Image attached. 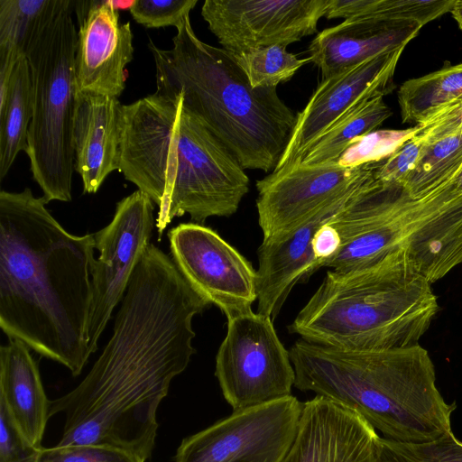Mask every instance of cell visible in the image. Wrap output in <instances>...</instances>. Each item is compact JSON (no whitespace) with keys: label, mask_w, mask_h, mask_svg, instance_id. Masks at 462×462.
<instances>
[{"label":"cell","mask_w":462,"mask_h":462,"mask_svg":"<svg viewBox=\"0 0 462 462\" xmlns=\"http://www.w3.org/2000/svg\"><path fill=\"white\" fill-rule=\"evenodd\" d=\"M392 114L383 96L357 104L331 125L300 162L307 165L337 162L354 139L374 131Z\"/></svg>","instance_id":"22"},{"label":"cell","mask_w":462,"mask_h":462,"mask_svg":"<svg viewBox=\"0 0 462 462\" xmlns=\"http://www.w3.org/2000/svg\"><path fill=\"white\" fill-rule=\"evenodd\" d=\"M111 5L116 10L119 9H129L133 6L134 0H110Z\"/></svg>","instance_id":"36"},{"label":"cell","mask_w":462,"mask_h":462,"mask_svg":"<svg viewBox=\"0 0 462 462\" xmlns=\"http://www.w3.org/2000/svg\"><path fill=\"white\" fill-rule=\"evenodd\" d=\"M122 106L116 97L88 91L76 93L74 165L84 193H96L106 177L118 171Z\"/></svg>","instance_id":"17"},{"label":"cell","mask_w":462,"mask_h":462,"mask_svg":"<svg viewBox=\"0 0 462 462\" xmlns=\"http://www.w3.org/2000/svg\"><path fill=\"white\" fill-rule=\"evenodd\" d=\"M152 203L147 194L135 190L117 202L111 222L93 234L99 255L90 263L92 301L88 338L91 354L97 350L100 336L151 244L156 223Z\"/></svg>","instance_id":"11"},{"label":"cell","mask_w":462,"mask_h":462,"mask_svg":"<svg viewBox=\"0 0 462 462\" xmlns=\"http://www.w3.org/2000/svg\"><path fill=\"white\" fill-rule=\"evenodd\" d=\"M79 30L75 52L78 91L118 98L134 56L130 23H121L110 0L73 1Z\"/></svg>","instance_id":"15"},{"label":"cell","mask_w":462,"mask_h":462,"mask_svg":"<svg viewBox=\"0 0 462 462\" xmlns=\"http://www.w3.org/2000/svg\"><path fill=\"white\" fill-rule=\"evenodd\" d=\"M328 0H206L201 15L222 49L237 55L286 47L318 32Z\"/></svg>","instance_id":"13"},{"label":"cell","mask_w":462,"mask_h":462,"mask_svg":"<svg viewBox=\"0 0 462 462\" xmlns=\"http://www.w3.org/2000/svg\"><path fill=\"white\" fill-rule=\"evenodd\" d=\"M39 462H145L126 450L106 445L43 448Z\"/></svg>","instance_id":"31"},{"label":"cell","mask_w":462,"mask_h":462,"mask_svg":"<svg viewBox=\"0 0 462 462\" xmlns=\"http://www.w3.org/2000/svg\"><path fill=\"white\" fill-rule=\"evenodd\" d=\"M72 12V0H51L26 51L33 103L26 154L46 203L72 199L78 36Z\"/></svg>","instance_id":"7"},{"label":"cell","mask_w":462,"mask_h":462,"mask_svg":"<svg viewBox=\"0 0 462 462\" xmlns=\"http://www.w3.org/2000/svg\"><path fill=\"white\" fill-rule=\"evenodd\" d=\"M417 126L416 135L427 144L462 134V95Z\"/></svg>","instance_id":"34"},{"label":"cell","mask_w":462,"mask_h":462,"mask_svg":"<svg viewBox=\"0 0 462 462\" xmlns=\"http://www.w3.org/2000/svg\"><path fill=\"white\" fill-rule=\"evenodd\" d=\"M462 171V134L426 144L416 166L402 182L413 199L452 182Z\"/></svg>","instance_id":"25"},{"label":"cell","mask_w":462,"mask_h":462,"mask_svg":"<svg viewBox=\"0 0 462 462\" xmlns=\"http://www.w3.org/2000/svg\"><path fill=\"white\" fill-rule=\"evenodd\" d=\"M197 3L198 0H134L130 13L137 23L146 28L177 29Z\"/></svg>","instance_id":"30"},{"label":"cell","mask_w":462,"mask_h":462,"mask_svg":"<svg viewBox=\"0 0 462 462\" xmlns=\"http://www.w3.org/2000/svg\"><path fill=\"white\" fill-rule=\"evenodd\" d=\"M171 259L193 290L226 319L247 313L257 300V272L215 230L182 223L168 232Z\"/></svg>","instance_id":"12"},{"label":"cell","mask_w":462,"mask_h":462,"mask_svg":"<svg viewBox=\"0 0 462 462\" xmlns=\"http://www.w3.org/2000/svg\"><path fill=\"white\" fill-rule=\"evenodd\" d=\"M405 47L370 58L322 79L303 110L297 114L290 143L275 170L300 162L309 147L357 104L391 93L395 88L394 71Z\"/></svg>","instance_id":"14"},{"label":"cell","mask_w":462,"mask_h":462,"mask_svg":"<svg viewBox=\"0 0 462 462\" xmlns=\"http://www.w3.org/2000/svg\"><path fill=\"white\" fill-rule=\"evenodd\" d=\"M456 0H328L324 17L421 26L450 12Z\"/></svg>","instance_id":"24"},{"label":"cell","mask_w":462,"mask_h":462,"mask_svg":"<svg viewBox=\"0 0 462 462\" xmlns=\"http://www.w3.org/2000/svg\"><path fill=\"white\" fill-rule=\"evenodd\" d=\"M462 95V62L404 81L397 98L403 124L419 125Z\"/></svg>","instance_id":"23"},{"label":"cell","mask_w":462,"mask_h":462,"mask_svg":"<svg viewBox=\"0 0 462 462\" xmlns=\"http://www.w3.org/2000/svg\"><path fill=\"white\" fill-rule=\"evenodd\" d=\"M379 437L354 411L316 396L303 402L296 436L282 462H379Z\"/></svg>","instance_id":"16"},{"label":"cell","mask_w":462,"mask_h":462,"mask_svg":"<svg viewBox=\"0 0 462 462\" xmlns=\"http://www.w3.org/2000/svg\"><path fill=\"white\" fill-rule=\"evenodd\" d=\"M374 164L347 202L328 221L341 249L323 267L348 272L404 252L433 283L462 263V193L454 180L420 199L374 175Z\"/></svg>","instance_id":"6"},{"label":"cell","mask_w":462,"mask_h":462,"mask_svg":"<svg viewBox=\"0 0 462 462\" xmlns=\"http://www.w3.org/2000/svg\"><path fill=\"white\" fill-rule=\"evenodd\" d=\"M171 49L149 39L156 69L155 93L180 95L236 156L244 170L273 171L297 123L277 88H254L235 56L198 38L189 15L177 28Z\"/></svg>","instance_id":"4"},{"label":"cell","mask_w":462,"mask_h":462,"mask_svg":"<svg viewBox=\"0 0 462 462\" xmlns=\"http://www.w3.org/2000/svg\"><path fill=\"white\" fill-rule=\"evenodd\" d=\"M372 163L346 168L337 162H297L257 180L263 242L282 240L321 212L343 206L365 180Z\"/></svg>","instance_id":"9"},{"label":"cell","mask_w":462,"mask_h":462,"mask_svg":"<svg viewBox=\"0 0 462 462\" xmlns=\"http://www.w3.org/2000/svg\"><path fill=\"white\" fill-rule=\"evenodd\" d=\"M421 27L418 23L346 19L319 32L310 42L308 53L325 79L370 58L406 46Z\"/></svg>","instance_id":"18"},{"label":"cell","mask_w":462,"mask_h":462,"mask_svg":"<svg viewBox=\"0 0 462 462\" xmlns=\"http://www.w3.org/2000/svg\"><path fill=\"white\" fill-rule=\"evenodd\" d=\"M42 448L24 437L0 400V462H39Z\"/></svg>","instance_id":"32"},{"label":"cell","mask_w":462,"mask_h":462,"mask_svg":"<svg viewBox=\"0 0 462 462\" xmlns=\"http://www.w3.org/2000/svg\"><path fill=\"white\" fill-rule=\"evenodd\" d=\"M32 81L26 55L15 62L7 83L0 87V180L17 154L27 152L32 118Z\"/></svg>","instance_id":"21"},{"label":"cell","mask_w":462,"mask_h":462,"mask_svg":"<svg viewBox=\"0 0 462 462\" xmlns=\"http://www.w3.org/2000/svg\"><path fill=\"white\" fill-rule=\"evenodd\" d=\"M454 187L457 192L462 193V171L454 180Z\"/></svg>","instance_id":"37"},{"label":"cell","mask_w":462,"mask_h":462,"mask_svg":"<svg viewBox=\"0 0 462 462\" xmlns=\"http://www.w3.org/2000/svg\"><path fill=\"white\" fill-rule=\"evenodd\" d=\"M31 189L0 192V328L80 374L91 355L93 234L69 233Z\"/></svg>","instance_id":"2"},{"label":"cell","mask_w":462,"mask_h":462,"mask_svg":"<svg viewBox=\"0 0 462 462\" xmlns=\"http://www.w3.org/2000/svg\"><path fill=\"white\" fill-rule=\"evenodd\" d=\"M343 206L321 212L282 240L262 242L257 250L256 312L274 320L295 284L314 273V235Z\"/></svg>","instance_id":"19"},{"label":"cell","mask_w":462,"mask_h":462,"mask_svg":"<svg viewBox=\"0 0 462 462\" xmlns=\"http://www.w3.org/2000/svg\"><path fill=\"white\" fill-rule=\"evenodd\" d=\"M210 305L151 243L103 352L77 387L51 401L50 416H65L57 446L106 445L149 458L159 404L196 352L192 319Z\"/></svg>","instance_id":"1"},{"label":"cell","mask_w":462,"mask_h":462,"mask_svg":"<svg viewBox=\"0 0 462 462\" xmlns=\"http://www.w3.org/2000/svg\"><path fill=\"white\" fill-rule=\"evenodd\" d=\"M215 375L233 411L291 395L295 371L273 320L253 310L227 319Z\"/></svg>","instance_id":"8"},{"label":"cell","mask_w":462,"mask_h":462,"mask_svg":"<svg viewBox=\"0 0 462 462\" xmlns=\"http://www.w3.org/2000/svg\"><path fill=\"white\" fill-rule=\"evenodd\" d=\"M0 400L24 437L42 448L51 401L30 347L18 339L0 347Z\"/></svg>","instance_id":"20"},{"label":"cell","mask_w":462,"mask_h":462,"mask_svg":"<svg viewBox=\"0 0 462 462\" xmlns=\"http://www.w3.org/2000/svg\"><path fill=\"white\" fill-rule=\"evenodd\" d=\"M379 462H462V441L448 432L423 442L378 439Z\"/></svg>","instance_id":"28"},{"label":"cell","mask_w":462,"mask_h":462,"mask_svg":"<svg viewBox=\"0 0 462 462\" xmlns=\"http://www.w3.org/2000/svg\"><path fill=\"white\" fill-rule=\"evenodd\" d=\"M303 402L291 395L233 413L184 439L176 462H282L297 433Z\"/></svg>","instance_id":"10"},{"label":"cell","mask_w":462,"mask_h":462,"mask_svg":"<svg viewBox=\"0 0 462 462\" xmlns=\"http://www.w3.org/2000/svg\"><path fill=\"white\" fill-rule=\"evenodd\" d=\"M438 310L431 283L398 252L359 269L328 271L288 330L338 348H402L419 345Z\"/></svg>","instance_id":"5"},{"label":"cell","mask_w":462,"mask_h":462,"mask_svg":"<svg viewBox=\"0 0 462 462\" xmlns=\"http://www.w3.org/2000/svg\"><path fill=\"white\" fill-rule=\"evenodd\" d=\"M417 133V125L404 130H374L354 139L337 162L338 165L346 168L377 162L389 156Z\"/></svg>","instance_id":"29"},{"label":"cell","mask_w":462,"mask_h":462,"mask_svg":"<svg viewBox=\"0 0 462 462\" xmlns=\"http://www.w3.org/2000/svg\"><path fill=\"white\" fill-rule=\"evenodd\" d=\"M51 0H0V69L10 71L23 55Z\"/></svg>","instance_id":"26"},{"label":"cell","mask_w":462,"mask_h":462,"mask_svg":"<svg viewBox=\"0 0 462 462\" xmlns=\"http://www.w3.org/2000/svg\"><path fill=\"white\" fill-rule=\"evenodd\" d=\"M234 56L254 88H277L311 62L310 57L299 58L283 46L259 48Z\"/></svg>","instance_id":"27"},{"label":"cell","mask_w":462,"mask_h":462,"mask_svg":"<svg viewBox=\"0 0 462 462\" xmlns=\"http://www.w3.org/2000/svg\"><path fill=\"white\" fill-rule=\"evenodd\" d=\"M426 144L417 135L409 139L389 156L374 162V177L384 182L402 184L416 166Z\"/></svg>","instance_id":"33"},{"label":"cell","mask_w":462,"mask_h":462,"mask_svg":"<svg viewBox=\"0 0 462 462\" xmlns=\"http://www.w3.org/2000/svg\"><path fill=\"white\" fill-rule=\"evenodd\" d=\"M452 17L457 22L458 27L462 30V0H456L450 10Z\"/></svg>","instance_id":"35"},{"label":"cell","mask_w":462,"mask_h":462,"mask_svg":"<svg viewBox=\"0 0 462 462\" xmlns=\"http://www.w3.org/2000/svg\"><path fill=\"white\" fill-rule=\"evenodd\" d=\"M290 356L296 388L354 411L387 439L423 442L452 431L456 402L442 397L434 364L420 344L353 350L300 337Z\"/></svg>","instance_id":"3"}]
</instances>
